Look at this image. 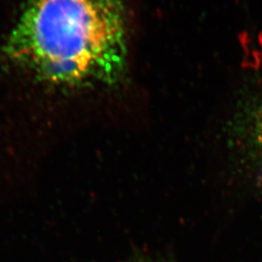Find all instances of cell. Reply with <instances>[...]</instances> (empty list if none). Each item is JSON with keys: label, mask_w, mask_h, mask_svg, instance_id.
I'll list each match as a JSON object with an SVG mask.
<instances>
[{"label": "cell", "mask_w": 262, "mask_h": 262, "mask_svg": "<svg viewBox=\"0 0 262 262\" xmlns=\"http://www.w3.org/2000/svg\"><path fill=\"white\" fill-rule=\"evenodd\" d=\"M3 53L15 66L50 84H114L127 60L122 0H30Z\"/></svg>", "instance_id": "obj_1"}, {"label": "cell", "mask_w": 262, "mask_h": 262, "mask_svg": "<svg viewBox=\"0 0 262 262\" xmlns=\"http://www.w3.org/2000/svg\"><path fill=\"white\" fill-rule=\"evenodd\" d=\"M233 103L230 132L248 154L262 163V81L245 85Z\"/></svg>", "instance_id": "obj_2"}, {"label": "cell", "mask_w": 262, "mask_h": 262, "mask_svg": "<svg viewBox=\"0 0 262 262\" xmlns=\"http://www.w3.org/2000/svg\"><path fill=\"white\" fill-rule=\"evenodd\" d=\"M137 262H149V261H143V260H142V261H137Z\"/></svg>", "instance_id": "obj_3"}]
</instances>
